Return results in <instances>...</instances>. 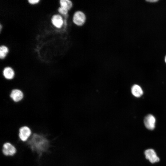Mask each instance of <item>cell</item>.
I'll return each instance as SVG.
<instances>
[{
	"mask_svg": "<svg viewBox=\"0 0 166 166\" xmlns=\"http://www.w3.org/2000/svg\"><path fill=\"white\" fill-rule=\"evenodd\" d=\"M165 62L166 63V56L165 57Z\"/></svg>",
	"mask_w": 166,
	"mask_h": 166,
	"instance_id": "obj_15",
	"label": "cell"
},
{
	"mask_svg": "<svg viewBox=\"0 0 166 166\" xmlns=\"http://www.w3.org/2000/svg\"><path fill=\"white\" fill-rule=\"evenodd\" d=\"M58 10L60 13L63 15H66L68 11L66 9L61 6L58 8Z\"/></svg>",
	"mask_w": 166,
	"mask_h": 166,
	"instance_id": "obj_12",
	"label": "cell"
},
{
	"mask_svg": "<svg viewBox=\"0 0 166 166\" xmlns=\"http://www.w3.org/2000/svg\"><path fill=\"white\" fill-rule=\"evenodd\" d=\"M3 74L6 79L11 80L14 77L15 73L14 70L11 68L7 67L3 69Z\"/></svg>",
	"mask_w": 166,
	"mask_h": 166,
	"instance_id": "obj_8",
	"label": "cell"
},
{
	"mask_svg": "<svg viewBox=\"0 0 166 166\" xmlns=\"http://www.w3.org/2000/svg\"><path fill=\"white\" fill-rule=\"evenodd\" d=\"M32 132L29 127L23 126L21 127L19 130V137L23 142H26L30 136Z\"/></svg>",
	"mask_w": 166,
	"mask_h": 166,
	"instance_id": "obj_2",
	"label": "cell"
},
{
	"mask_svg": "<svg viewBox=\"0 0 166 166\" xmlns=\"http://www.w3.org/2000/svg\"><path fill=\"white\" fill-rule=\"evenodd\" d=\"M23 92L18 89H14L10 93V97L14 102H17L21 101L23 98Z\"/></svg>",
	"mask_w": 166,
	"mask_h": 166,
	"instance_id": "obj_6",
	"label": "cell"
},
{
	"mask_svg": "<svg viewBox=\"0 0 166 166\" xmlns=\"http://www.w3.org/2000/svg\"><path fill=\"white\" fill-rule=\"evenodd\" d=\"M17 149L11 143L7 142L5 143L3 146L2 152L6 156H13L15 154Z\"/></svg>",
	"mask_w": 166,
	"mask_h": 166,
	"instance_id": "obj_3",
	"label": "cell"
},
{
	"mask_svg": "<svg viewBox=\"0 0 166 166\" xmlns=\"http://www.w3.org/2000/svg\"><path fill=\"white\" fill-rule=\"evenodd\" d=\"M131 92L133 95L137 97H140L143 94V91L141 87L136 84L132 87Z\"/></svg>",
	"mask_w": 166,
	"mask_h": 166,
	"instance_id": "obj_9",
	"label": "cell"
},
{
	"mask_svg": "<svg viewBox=\"0 0 166 166\" xmlns=\"http://www.w3.org/2000/svg\"><path fill=\"white\" fill-rule=\"evenodd\" d=\"M86 21V16L82 11H75L73 16V22L74 24L79 26L83 25Z\"/></svg>",
	"mask_w": 166,
	"mask_h": 166,
	"instance_id": "obj_1",
	"label": "cell"
},
{
	"mask_svg": "<svg viewBox=\"0 0 166 166\" xmlns=\"http://www.w3.org/2000/svg\"><path fill=\"white\" fill-rule=\"evenodd\" d=\"M39 1V0H29L28 2L31 4H34L38 3Z\"/></svg>",
	"mask_w": 166,
	"mask_h": 166,
	"instance_id": "obj_13",
	"label": "cell"
},
{
	"mask_svg": "<svg viewBox=\"0 0 166 166\" xmlns=\"http://www.w3.org/2000/svg\"><path fill=\"white\" fill-rule=\"evenodd\" d=\"M60 4L61 7L68 10L70 9L73 6L72 1L69 0H61L60 1Z\"/></svg>",
	"mask_w": 166,
	"mask_h": 166,
	"instance_id": "obj_10",
	"label": "cell"
},
{
	"mask_svg": "<svg viewBox=\"0 0 166 166\" xmlns=\"http://www.w3.org/2000/svg\"><path fill=\"white\" fill-rule=\"evenodd\" d=\"M52 24L56 27L61 28L63 24V20L62 17L58 14L53 15L51 19Z\"/></svg>",
	"mask_w": 166,
	"mask_h": 166,
	"instance_id": "obj_7",
	"label": "cell"
},
{
	"mask_svg": "<svg viewBox=\"0 0 166 166\" xmlns=\"http://www.w3.org/2000/svg\"><path fill=\"white\" fill-rule=\"evenodd\" d=\"M147 2H155L158 1V0H147Z\"/></svg>",
	"mask_w": 166,
	"mask_h": 166,
	"instance_id": "obj_14",
	"label": "cell"
},
{
	"mask_svg": "<svg viewBox=\"0 0 166 166\" xmlns=\"http://www.w3.org/2000/svg\"><path fill=\"white\" fill-rule=\"evenodd\" d=\"M144 153L146 158L151 163H154L159 161V157L153 149H147L145 151Z\"/></svg>",
	"mask_w": 166,
	"mask_h": 166,
	"instance_id": "obj_4",
	"label": "cell"
},
{
	"mask_svg": "<svg viewBox=\"0 0 166 166\" xmlns=\"http://www.w3.org/2000/svg\"><path fill=\"white\" fill-rule=\"evenodd\" d=\"M8 51L7 47L6 46L2 45L0 47V58L4 59L6 57Z\"/></svg>",
	"mask_w": 166,
	"mask_h": 166,
	"instance_id": "obj_11",
	"label": "cell"
},
{
	"mask_svg": "<svg viewBox=\"0 0 166 166\" xmlns=\"http://www.w3.org/2000/svg\"><path fill=\"white\" fill-rule=\"evenodd\" d=\"M156 119L151 114L147 115L144 119V124L146 128L150 130H152L155 128Z\"/></svg>",
	"mask_w": 166,
	"mask_h": 166,
	"instance_id": "obj_5",
	"label": "cell"
}]
</instances>
